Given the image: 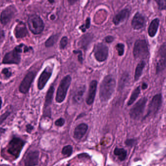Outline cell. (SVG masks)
Listing matches in <instances>:
<instances>
[{
    "label": "cell",
    "mask_w": 166,
    "mask_h": 166,
    "mask_svg": "<svg viewBox=\"0 0 166 166\" xmlns=\"http://www.w3.org/2000/svg\"><path fill=\"white\" fill-rule=\"evenodd\" d=\"M116 86L114 77L108 75L104 78L100 88V98L102 102H107L111 97Z\"/></svg>",
    "instance_id": "obj_1"
},
{
    "label": "cell",
    "mask_w": 166,
    "mask_h": 166,
    "mask_svg": "<svg viewBox=\"0 0 166 166\" xmlns=\"http://www.w3.org/2000/svg\"><path fill=\"white\" fill-rule=\"evenodd\" d=\"M31 49H32V48L21 44L15 47L13 50L6 54L3 57L2 63L6 64H19L21 62V52L22 51L26 52Z\"/></svg>",
    "instance_id": "obj_2"
},
{
    "label": "cell",
    "mask_w": 166,
    "mask_h": 166,
    "mask_svg": "<svg viewBox=\"0 0 166 166\" xmlns=\"http://www.w3.org/2000/svg\"><path fill=\"white\" fill-rule=\"evenodd\" d=\"M71 81V77L69 75L66 76L61 80L57 90L56 96V100L57 103H61L63 102L67 95Z\"/></svg>",
    "instance_id": "obj_3"
},
{
    "label": "cell",
    "mask_w": 166,
    "mask_h": 166,
    "mask_svg": "<svg viewBox=\"0 0 166 166\" xmlns=\"http://www.w3.org/2000/svg\"><path fill=\"white\" fill-rule=\"evenodd\" d=\"M28 25L30 30L35 35L41 34L44 28V24L42 19L38 16L32 15L29 17Z\"/></svg>",
    "instance_id": "obj_4"
},
{
    "label": "cell",
    "mask_w": 166,
    "mask_h": 166,
    "mask_svg": "<svg viewBox=\"0 0 166 166\" xmlns=\"http://www.w3.org/2000/svg\"><path fill=\"white\" fill-rule=\"evenodd\" d=\"M25 141L19 138H14L10 140L7 146V152L17 159L25 145Z\"/></svg>",
    "instance_id": "obj_5"
},
{
    "label": "cell",
    "mask_w": 166,
    "mask_h": 166,
    "mask_svg": "<svg viewBox=\"0 0 166 166\" xmlns=\"http://www.w3.org/2000/svg\"><path fill=\"white\" fill-rule=\"evenodd\" d=\"M133 54L135 58L144 59L147 58L149 56L148 48L145 40H138L135 42Z\"/></svg>",
    "instance_id": "obj_6"
},
{
    "label": "cell",
    "mask_w": 166,
    "mask_h": 166,
    "mask_svg": "<svg viewBox=\"0 0 166 166\" xmlns=\"http://www.w3.org/2000/svg\"><path fill=\"white\" fill-rule=\"evenodd\" d=\"M147 102V99L146 98H143L140 99L134 105L130 111V117L132 119L135 120L139 119L143 114Z\"/></svg>",
    "instance_id": "obj_7"
},
{
    "label": "cell",
    "mask_w": 166,
    "mask_h": 166,
    "mask_svg": "<svg viewBox=\"0 0 166 166\" xmlns=\"http://www.w3.org/2000/svg\"><path fill=\"white\" fill-rule=\"evenodd\" d=\"M94 56L98 61H105L108 57V47L102 43L97 44L94 46Z\"/></svg>",
    "instance_id": "obj_8"
},
{
    "label": "cell",
    "mask_w": 166,
    "mask_h": 166,
    "mask_svg": "<svg viewBox=\"0 0 166 166\" xmlns=\"http://www.w3.org/2000/svg\"><path fill=\"white\" fill-rule=\"evenodd\" d=\"M162 105V96L160 94H156L152 99L149 105L146 116H153L159 110Z\"/></svg>",
    "instance_id": "obj_9"
},
{
    "label": "cell",
    "mask_w": 166,
    "mask_h": 166,
    "mask_svg": "<svg viewBox=\"0 0 166 166\" xmlns=\"http://www.w3.org/2000/svg\"><path fill=\"white\" fill-rule=\"evenodd\" d=\"M166 68V44L162 45L159 50V59L156 65V73H159Z\"/></svg>",
    "instance_id": "obj_10"
},
{
    "label": "cell",
    "mask_w": 166,
    "mask_h": 166,
    "mask_svg": "<svg viewBox=\"0 0 166 166\" xmlns=\"http://www.w3.org/2000/svg\"><path fill=\"white\" fill-rule=\"evenodd\" d=\"M52 73V68L50 66H47L42 72L38 78L37 87L39 90L43 89L49 80Z\"/></svg>",
    "instance_id": "obj_11"
},
{
    "label": "cell",
    "mask_w": 166,
    "mask_h": 166,
    "mask_svg": "<svg viewBox=\"0 0 166 166\" xmlns=\"http://www.w3.org/2000/svg\"><path fill=\"white\" fill-rule=\"evenodd\" d=\"M34 78L35 74L33 72L30 71L26 74L19 86V90L21 92L24 94L27 93L34 80Z\"/></svg>",
    "instance_id": "obj_12"
},
{
    "label": "cell",
    "mask_w": 166,
    "mask_h": 166,
    "mask_svg": "<svg viewBox=\"0 0 166 166\" xmlns=\"http://www.w3.org/2000/svg\"><path fill=\"white\" fill-rule=\"evenodd\" d=\"M16 9L13 6H9L6 8L1 14L0 21L3 25H7L14 16Z\"/></svg>",
    "instance_id": "obj_13"
},
{
    "label": "cell",
    "mask_w": 166,
    "mask_h": 166,
    "mask_svg": "<svg viewBox=\"0 0 166 166\" xmlns=\"http://www.w3.org/2000/svg\"><path fill=\"white\" fill-rule=\"evenodd\" d=\"M39 153L38 151H31L24 159L25 166H35L38 164Z\"/></svg>",
    "instance_id": "obj_14"
},
{
    "label": "cell",
    "mask_w": 166,
    "mask_h": 166,
    "mask_svg": "<svg viewBox=\"0 0 166 166\" xmlns=\"http://www.w3.org/2000/svg\"><path fill=\"white\" fill-rule=\"evenodd\" d=\"M54 91H55V88L54 86H51L48 90L47 94H46L45 104H44L45 109H44V115L45 116H49V115H50V113H49L50 112V111L48 110V107H49L50 105L52 103Z\"/></svg>",
    "instance_id": "obj_15"
},
{
    "label": "cell",
    "mask_w": 166,
    "mask_h": 166,
    "mask_svg": "<svg viewBox=\"0 0 166 166\" xmlns=\"http://www.w3.org/2000/svg\"><path fill=\"white\" fill-rule=\"evenodd\" d=\"M97 86V82L93 80L90 84L89 92L86 98V102L87 105H91L93 104L96 95V90Z\"/></svg>",
    "instance_id": "obj_16"
},
{
    "label": "cell",
    "mask_w": 166,
    "mask_h": 166,
    "mask_svg": "<svg viewBox=\"0 0 166 166\" xmlns=\"http://www.w3.org/2000/svg\"><path fill=\"white\" fill-rule=\"evenodd\" d=\"M145 24L144 17L139 13H137L132 21V26L135 30L142 28Z\"/></svg>",
    "instance_id": "obj_17"
},
{
    "label": "cell",
    "mask_w": 166,
    "mask_h": 166,
    "mask_svg": "<svg viewBox=\"0 0 166 166\" xmlns=\"http://www.w3.org/2000/svg\"><path fill=\"white\" fill-rule=\"evenodd\" d=\"M129 15V11L127 9H124L116 15L113 18L114 23L116 25H119L122 23L126 19H128Z\"/></svg>",
    "instance_id": "obj_18"
},
{
    "label": "cell",
    "mask_w": 166,
    "mask_h": 166,
    "mask_svg": "<svg viewBox=\"0 0 166 166\" xmlns=\"http://www.w3.org/2000/svg\"><path fill=\"white\" fill-rule=\"evenodd\" d=\"M88 129V126L85 124H81L76 127L74 131V137L77 139H80L85 134Z\"/></svg>",
    "instance_id": "obj_19"
},
{
    "label": "cell",
    "mask_w": 166,
    "mask_h": 166,
    "mask_svg": "<svg viewBox=\"0 0 166 166\" xmlns=\"http://www.w3.org/2000/svg\"><path fill=\"white\" fill-rule=\"evenodd\" d=\"M28 31L24 23L20 22L15 29V35L17 38H23L27 35Z\"/></svg>",
    "instance_id": "obj_20"
},
{
    "label": "cell",
    "mask_w": 166,
    "mask_h": 166,
    "mask_svg": "<svg viewBox=\"0 0 166 166\" xmlns=\"http://www.w3.org/2000/svg\"><path fill=\"white\" fill-rule=\"evenodd\" d=\"M85 91V87L84 86H80L76 90L73 97V100L75 103L80 104L82 102Z\"/></svg>",
    "instance_id": "obj_21"
},
{
    "label": "cell",
    "mask_w": 166,
    "mask_h": 166,
    "mask_svg": "<svg viewBox=\"0 0 166 166\" xmlns=\"http://www.w3.org/2000/svg\"><path fill=\"white\" fill-rule=\"evenodd\" d=\"M92 37L90 34H86L81 37L79 43V45L83 49L85 50L91 42Z\"/></svg>",
    "instance_id": "obj_22"
},
{
    "label": "cell",
    "mask_w": 166,
    "mask_h": 166,
    "mask_svg": "<svg viewBox=\"0 0 166 166\" xmlns=\"http://www.w3.org/2000/svg\"><path fill=\"white\" fill-rule=\"evenodd\" d=\"M159 19H156L153 20L150 24L149 27L148 34L151 37H153L155 36L157 32V29L159 28Z\"/></svg>",
    "instance_id": "obj_23"
},
{
    "label": "cell",
    "mask_w": 166,
    "mask_h": 166,
    "mask_svg": "<svg viewBox=\"0 0 166 166\" xmlns=\"http://www.w3.org/2000/svg\"><path fill=\"white\" fill-rule=\"evenodd\" d=\"M145 62L142 60L137 66V68L135 69V74H134V80L135 81H138L141 76L142 71L145 67Z\"/></svg>",
    "instance_id": "obj_24"
},
{
    "label": "cell",
    "mask_w": 166,
    "mask_h": 166,
    "mask_svg": "<svg viewBox=\"0 0 166 166\" xmlns=\"http://www.w3.org/2000/svg\"><path fill=\"white\" fill-rule=\"evenodd\" d=\"M114 154L118 156V159L120 161L124 160L126 158L127 152L124 149L116 148L114 151Z\"/></svg>",
    "instance_id": "obj_25"
},
{
    "label": "cell",
    "mask_w": 166,
    "mask_h": 166,
    "mask_svg": "<svg viewBox=\"0 0 166 166\" xmlns=\"http://www.w3.org/2000/svg\"><path fill=\"white\" fill-rule=\"evenodd\" d=\"M140 92V86H138L132 93L130 99L128 102V105H132L134 103V101L139 97Z\"/></svg>",
    "instance_id": "obj_26"
},
{
    "label": "cell",
    "mask_w": 166,
    "mask_h": 166,
    "mask_svg": "<svg viewBox=\"0 0 166 166\" xmlns=\"http://www.w3.org/2000/svg\"><path fill=\"white\" fill-rule=\"evenodd\" d=\"M58 36L57 35H53L51 36L45 42V45L46 47H51L56 42Z\"/></svg>",
    "instance_id": "obj_27"
},
{
    "label": "cell",
    "mask_w": 166,
    "mask_h": 166,
    "mask_svg": "<svg viewBox=\"0 0 166 166\" xmlns=\"http://www.w3.org/2000/svg\"><path fill=\"white\" fill-rule=\"evenodd\" d=\"M128 78H129V76L127 73H124L122 75L119 82V88L120 90H122L128 81Z\"/></svg>",
    "instance_id": "obj_28"
},
{
    "label": "cell",
    "mask_w": 166,
    "mask_h": 166,
    "mask_svg": "<svg viewBox=\"0 0 166 166\" xmlns=\"http://www.w3.org/2000/svg\"><path fill=\"white\" fill-rule=\"evenodd\" d=\"M73 148L71 145H67L64 147L62 150V153L64 155L69 156L72 154Z\"/></svg>",
    "instance_id": "obj_29"
},
{
    "label": "cell",
    "mask_w": 166,
    "mask_h": 166,
    "mask_svg": "<svg viewBox=\"0 0 166 166\" xmlns=\"http://www.w3.org/2000/svg\"><path fill=\"white\" fill-rule=\"evenodd\" d=\"M116 50L118 51L119 56H123L124 51V45L122 43H119L116 45Z\"/></svg>",
    "instance_id": "obj_30"
},
{
    "label": "cell",
    "mask_w": 166,
    "mask_h": 166,
    "mask_svg": "<svg viewBox=\"0 0 166 166\" xmlns=\"http://www.w3.org/2000/svg\"><path fill=\"white\" fill-rule=\"evenodd\" d=\"M68 39L66 37H64L61 39L60 42V48L61 49H63L67 46L68 44Z\"/></svg>",
    "instance_id": "obj_31"
},
{
    "label": "cell",
    "mask_w": 166,
    "mask_h": 166,
    "mask_svg": "<svg viewBox=\"0 0 166 166\" xmlns=\"http://www.w3.org/2000/svg\"><path fill=\"white\" fill-rule=\"evenodd\" d=\"M2 73L4 75L6 78H9L12 76V72L9 71L7 68H4V69H2Z\"/></svg>",
    "instance_id": "obj_32"
},
{
    "label": "cell",
    "mask_w": 166,
    "mask_h": 166,
    "mask_svg": "<svg viewBox=\"0 0 166 166\" xmlns=\"http://www.w3.org/2000/svg\"><path fill=\"white\" fill-rule=\"evenodd\" d=\"M159 4V7L160 9H163L166 7V0H155Z\"/></svg>",
    "instance_id": "obj_33"
},
{
    "label": "cell",
    "mask_w": 166,
    "mask_h": 166,
    "mask_svg": "<svg viewBox=\"0 0 166 166\" xmlns=\"http://www.w3.org/2000/svg\"><path fill=\"white\" fill-rule=\"evenodd\" d=\"M10 112L7 111L2 114V115L0 116V125L1 124L2 122L7 119V118L10 115Z\"/></svg>",
    "instance_id": "obj_34"
},
{
    "label": "cell",
    "mask_w": 166,
    "mask_h": 166,
    "mask_svg": "<svg viewBox=\"0 0 166 166\" xmlns=\"http://www.w3.org/2000/svg\"><path fill=\"white\" fill-rule=\"evenodd\" d=\"M90 26V18H88V19H86L85 27L81 26V27H80V28H81V29H82L83 32H85V29L89 28Z\"/></svg>",
    "instance_id": "obj_35"
},
{
    "label": "cell",
    "mask_w": 166,
    "mask_h": 166,
    "mask_svg": "<svg viewBox=\"0 0 166 166\" xmlns=\"http://www.w3.org/2000/svg\"><path fill=\"white\" fill-rule=\"evenodd\" d=\"M65 120L63 118H60L59 119L56 120L55 122V125L57 126L61 127L62 126L65 124Z\"/></svg>",
    "instance_id": "obj_36"
},
{
    "label": "cell",
    "mask_w": 166,
    "mask_h": 166,
    "mask_svg": "<svg viewBox=\"0 0 166 166\" xmlns=\"http://www.w3.org/2000/svg\"><path fill=\"white\" fill-rule=\"evenodd\" d=\"M136 143V140L134 139H128L125 141V144L128 146H133Z\"/></svg>",
    "instance_id": "obj_37"
},
{
    "label": "cell",
    "mask_w": 166,
    "mask_h": 166,
    "mask_svg": "<svg viewBox=\"0 0 166 166\" xmlns=\"http://www.w3.org/2000/svg\"><path fill=\"white\" fill-rule=\"evenodd\" d=\"M5 38V34L4 31L0 29V44L3 42Z\"/></svg>",
    "instance_id": "obj_38"
},
{
    "label": "cell",
    "mask_w": 166,
    "mask_h": 166,
    "mask_svg": "<svg viewBox=\"0 0 166 166\" xmlns=\"http://www.w3.org/2000/svg\"><path fill=\"white\" fill-rule=\"evenodd\" d=\"M114 39V38L112 36H110L106 37L105 38V41L107 43L112 42H113Z\"/></svg>",
    "instance_id": "obj_39"
},
{
    "label": "cell",
    "mask_w": 166,
    "mask_h": 166,
    "mask_svg": "<svg viewBox=\"0 0 166 166\" xmlns=\"http://www.w3.org/2000/svg\"><path fill=\"white\" fill-rule=\"evenodd\" d=\"M34 129L33 126L31 124H28L26 126V131L29 133H30L32 132V130Z\"/></svg>",
    "instance_id": "obj_40"
},
{
    "label": "cell",
    "mask_w": 166,
    "mask_h": 166,
    "mask_svg": "<svg viewBox=\"0 0 166 166\" xmlns=\"http://www.w3.org/2000/svg\"><path fill=\"white\" fill-rule=\"evenodd\" d=\"M77 1L78 0H68V2L70 4H73L76 3Z\"/></svg>",
    "instance_id": "obj_41"
},
{
    "label": "cell",
    "mask_w": 166,
    "mask_h": 166,
    "mask_svg": "<svg viewBox=\"0 0 166 166\" xmlns=\"http://www.w3.org/2000/svg\"><path fill=\"white\" fill-rule=\"evenodd\" d=\"M148 85L146 83H144L142 85V88L143 90H145L147 88Z\"/></svg>",
    "instance_id": "obj_42"
},
{
    "label": "cell",
    "mask_w": 166,
    "mask_h": 166,
    "mask_svg": "<svg viewBox=\"0 0 166 166\" xmlns=\"http://www.w3.org/2000/svg\"><path fill=\"white\" fill-rule=\"evenodd\" d=\"M2 104V100L1 97H0V109H1Z\"/></svg>",
    "instance_id": "obj_43"
},
{
    "label": "cell",
    "mask_w": 166,
    "mask_h": 166,
    "mask_svg": "<svg viewBox=\"0 0 166 166\" xmlns=\"http://www.w3.org/2000/svg\"><path fill=\"white\" fill-rule=\"evenodd\" d=\"M49 1L50 2H51V3H52V2H54V0H49Z\"/></svg>",
    "instance_id": "obj_44"
},
{
    "label": "cell",
    "mask_w": 166,
    "mask_h": 166,
    "mask_svg": "<svg viewBox=\"0 0 166 166\" xmlns=\"http://www.w3.org/2000/svg\"><path fill=\"white\" fill-rule=\"evenodd\" d=\"M3 131H4V129L0 128V131H2V132H3Z\"/></svg>",
    "instance_id": "obj_45"
},
{
    "label": "cell",
    "mask_w": 166,
    "mask_h": 166,
    "mask_svg": "<svg viewBox=\"0 0 166 166\" xmlns=\"http://www.w3.org/2000/svg\"><path fill=\"white\" fill-rule=\"evenodd\" d=\"M22 1H25V0H22Z\"/></svg>",
    "instance_id": "obj_46"
},
{
    "label": "cell",
    "mask_w": 166,
    "mask_h": 166,
    "mask_svg": "<svg viewBox=\"0 0 166 166\" xmlns=\"http://www.w3.org/2000/svg\"></svg>",
    "instance_id": "obj_47"
}]
</instances>
